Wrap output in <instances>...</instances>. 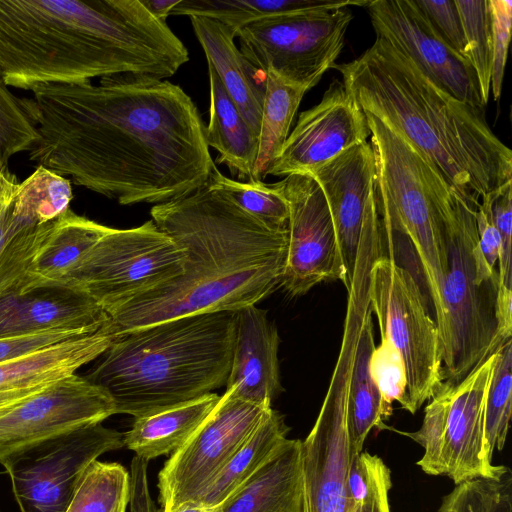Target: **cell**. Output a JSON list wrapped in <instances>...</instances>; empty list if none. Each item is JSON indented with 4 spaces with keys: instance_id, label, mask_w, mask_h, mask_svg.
<instances>
[{
    "instance_id": "obj_1",
    "label": "cell",
    "mask_w": 512,
    "mask_h": 512,
    "mask_svg": "<svg viewBox=\"0 0 512 512\" xmlns=\"http://www.w3.org/2000/svg\"><path fill=\"white\" fill-rule=\"evenodd\" d=\"M30 91L23 104L39 132L30 160L121 205L187 196L215 167L197 106L167 80L118 74Z\"/></svg>"
},
{
    "instance_id": "obj_2",
    "label": "cell",
    "mask_w": 512,
    "mask_h": 512,
    "mask_svg": "<svg viewBox=\"0 0 512 512\" xmlns=\"http://www.w3.org/2000/svg\"><path fill=\"white\" fill-rule=\"evenodd\" d=\"M188 60L140 0H0V77L9 87L118 74L165 79Z\"/></svg>"
},
{
    "instance_id": "obj_3",
    "label": "cell",
    "mask_w": 512,
    "mask_h": 512,
    "mask_svg": "<svg viewBox=\"0 0 512 512\" xmlns=\"http://www.w3.org/2000/svg\"><path fill=\"white\" fill-rule=\"evenodd\" d=\"M150 214L184 250V273L111 313L118 335L186 315L236 312L281 287L287 229H270L207 185Z\"/></svg>"
},
{
    "instance_id": "obj_4",
    "label": "cell",
    "mask_w": 512,
    "mask_h": 512,
    "mask_svg": "<svg viewBox=\"0 0 512 512\" xmlns=\"http://www.w3.org/2000/svg\"><path fill=\"white\" fill-rule=\"evenodd\" d=\"M334 68L362 111L417 149L473 209L512 180V151L485 109L438 88L386 40L376 36L359 57Z\"/></svg>"
},
{
    "instance_id": "obj_5",
    "label": "cell",
    "mask_w": 512,
    "mask_h": 512,
    "mask_svg": "<svg viewBox=\"0 0 512 512\" xmlns=\"http://www.w3.org/2000/svg\"><path fill=\"white\" fill-rule=\"evenodd\" d=\"M235 312L186 315L119 335L84 376L138 417L226 386Z\"/></svg>"
},
{
    "instance_id": "obj_6",
    "label": "cell",
    "mask_w": 512,
    "mask_h": 512,
    "mask_svg": "<svg viewBox=\"0 0 512 512\" xmlns=\"http://www.w3.org/2000/svg\"><path fill=\"white\" fill-rule=\"evenodd\" d=\"M365 115L376 165V210L415 249L440 338L445 323L442 286L447 264L440 227L444 215L463 198L410 143L375 116Z\"/></svg>"
},
{
    "instance_id": "obj_7",
    "label": "cell",
    "mask_w": 512,
    "mask_h": 512,
    "mask_svg": "<svg viewBox=\"0 0 512 512\" xmlns=\"http://www.w3.org/2000/svg\"><path fill=\"white\" fill-rule=\"evenodd\" d=\"M475 211L461 199L440 227L447 261L440 347L444 381L452 384L461 382L504 343L497 334L498 271L478 250Z\"/></svg>"
},
{
    "instance_id": "obj_8",
    "label": "cell",
    "mask_w": 512,
    "mask_h": 512,
    "mask_svg": "<svg viewBox=\"0 0 512 512\" xmlns=\"http://www.w3.org/2000/svg\"><path fill=\"white\" fill-rule=\"evenodd\" d=\"M184 250L151 219L104 234L55 288L84 294L109 316L136 296L184 273Z\"/></svg>"
},
{
    "instance_id": "obj_9",
    "label": "cell",
    "mask_w": 512,
    "mask_h": 512,
    "mask_svg": "<svg viewBox=\"0 0 512 512\" xmlns=\"http://www.w3.org/2000/svg\"><path fill=\"white\" fill-rule=\"evenodd\" d=\"M496 351L458 384L444 381L425 407L421 427L403 433L424 453L416 463L432 476H447L455 485L496 478L508 467L493 465L484 438V405Z\"/></svg>"
},
{
    "instance_id": "obj_10",
    "label": "cell",
    "mask_w": 512,
    "mask_h": 512,
    "mask_svg": "<svg viewBox=\"0 0 512 512\" xmlns=\"http://www.w3.org/2000/svg\"><path fill=\"white\" fill-rule=\"evenodd\" d=\"M367 292L380 334L398 351L405 366L406 389L400 405L415 414L444 382L437 324L415 276L389 257L373 262Z\"/></svg>"
},
{
    "instance_id": "obj_11",
    "label": "cell",
    "mask_w": 512,
    "mask_h": 512,
    "mask_svg": "<svg viewBox=\"0 0 512 512\" xmlns=\"http://www.w3.org/2000/svg\"><path fill=\"white\" fill-rule=\"evenodd\" d=\"M352 19L350 7L273 15L239 29V49L259 71L308 91L335 67Z\"/></svg>"
},
{
    "instance_id": "obj_12",
    "label": "cell",
    "mask_w": 512,
    "mask_h": 512,
    "mask_svg": "<svg viewBox=\"0 0 512 512\" xmlns=\"http://www.w3.org/2000/svg\"><path fill=\"white\" fill-rule=\"evenodd\" d=\"M271 409L225 391L206 420L160 470L157 485L161 512L197 504Z\"/></svg>"
},
{
    "instance_id": "obj_13",
    "label": "cell",
    "mask_w": 512,
    "mask_h": 512,
    "mask_svg": "<svg viewBox=\"0 0 512 512\" xmlns=\"http://www.w3.org/2000/svg\"><path fill=\"white\" fill-rule=\"evenodd\" d=\"M116 414L112 397L85 377L55 381L0 415V465L35 447Z\"/></svg>"
},
{
    "instance_id": "obj_14",
    "label": "cell",
    "mask_w": 512,
    "mask_h": 512,
    "mask_svg": "<svg viewBox=\"0 0 512 512\" xmlns=\"http://www.w3.org/2000/svg\"><path fill=\"white\" fill-rule=\"evenodd\" d=\"M123 446V434L102 423L41 444L6 471L20 512H65L86 468Z\"/></svg>"
},
{
    "instance_id": "obj_15",
    "label": "cell",
    "mask_w": 512,
    "mask_h": 512,
    "mask_svg": "<svg viewBox=\"0 0 512 512\" xmlns=\"http://www.w3.org/2000/svg\"><path fill=\"white\" fill-rule=\"evenodd\" d=\"M289 208L287 250L281 287L302 296L344 274L336 232L322 189L308 174H290L270 184Z\"/></svg>"
},
{
    "instance_id": "obj_16",
    "label": "cell",
    "mask_w": 512,
    "mask_h": 512,
    "mask_svg": "<svg viewBox=\"0 0 512 512\" xmlns=\"http://www.w3.org/2000/svg\"><path fill=\"white\" fill-rule=\"evenodd\" d=\"M351 362L340 359L317 417L302 441V512H352L347 474L352 451L346 424Z\"/></svg>"
},
{
    "instance_id": "obj_17",
    "label": "cell",
    "mask_w": 512,
    "mask_h": 512,
    "mask_svg": "<svg viewBox=\"0 0 512 512\" xmlns=\"http://www.w3.org/2000/svg\"><path fill=\"white\" fill-rule=\"evenodd\" d=\"M364 8L376 36L400 51L434 85L485 109L473 67L434 33L414 0H368Z\"/></svg>"
},
{
    "instance_id": "obj_18",
    "label": "cell",
    "mask_w": 512,
    "mask_h": 512,
    "mask_svg": "<svg viewBox=\"0 0 512 512\" xmlns=\"http://www.w3.org/2000/svg\"><path fill=\"white\" fill-rule=\"evenodd\" d=\"M370 136L365 113L343 82L334 79L321 101L299 115L267 175H310Z\"/></svg>"
},
{
    "instance_id": "obj_19",
    "label": "cell",
    "mask_w": 512,
    "mask_h": 512,
    "mask_svg": "<svg viewBox=\"0 0 512 512\" xmlns=\"http://www.w3.org/2000/svg\"><path fill=\"white\" fill-rule=\"evenodd\" d=\"M323 191L333 220L343 283L350 292L355 278L363 224L376 178V165L369 142L344 151L312 174Z\"/></svg>"
},
{
    "instance_id": "obj_20",
    "label": "cell",
    "mask_w": 512,
    "mask_h": 512,
    "mask_svg": "<svg viewBox=\"0 0 512 512\" xmlns=\"http://www.w3.org/2000/svg\"><path fill=\"white\" fill-rule=\"evenodd\" d=\"M267 310L256 305L235 312V342L226 390L244 401L271 406L283 392L280 337Z\"/></svg>"
},
{
    "instance_id": "obj_21",
    "label": "cell",
    "mask_w": 512,
    "mask_h": 512,
    "mask_svg": "<svg viewBox=\"0 0 512 512\" xmlns=\"http://www.w3.org/2000/svg\"><path fill=\"white\" fill-rule=\"evenodd\" d=\"M107 313L88 296L63 288H44L0 299V337L57 328L101 327Z\"/></svg>"
},
{
    "instance_id": "obj_22",
    "label": "cell",
    "mask_w": 512,
    "mask_h": 512,
    "mask_svg": "<svg viewBox=\"0 0 512 512\" xmlns=\"http://www.w3.org/2000/svg\"><path fill=\"white\" fill-rule=\"evenodd\" d=\"M194 33L206 55L208 67L258 137L265 93V73L255 68L236 47L237 33L202 16H190Z\"/></svg>"
},
{
    "instance_id": "obj_23",
    "label": "cell",
    "mask_w": 512,
    "mask_h": 512,
    "mask_svg": "<svg viewBox=\"0 0 512 512\" xmlns=\"http://www.w3.org/2000/svg\"><path fill=\"white\" fill-rule=\"evenodd\" d=\"M118 337L111 320L99 330L0 363V391L52 383L101 356Z\"/></svg>"
},
{
    "instance_id": "obj_24",
    "label": "cell",
    "mask_w": 512,
    "mask_h": 512,
    "mask_svg": "<svg viewBox=\"0 0 512 512\" xmlns=\"http://www.w3.org/2000/svg\"><path fill=\"white\" fill-rule=\"evenodd\" d=\"M19 183L9 169L0 173V299L25 291L32 262L52 222L32 225L14 214Z\"/></svg>"
},
{
    "instance_id": "obj_25",
    "label": "cell",
    "mask_w": 512,
    "mask_h": 512,
    "mask_svg": "<svg viewBox=\"0 0 512 512\" xmlns=\"http://www.w3.org/2000/svg\"><path fill=\"white\" fill-rule=\"evenodd\" d=\"M110 228L69 208L51 222L48 234L32 262L24 292L57 287L85 252Z\"/></svg>"
},
{
    "instance_id": "obj_26",
    "label": "cell",
    "mask_w": 512,
    "mask_h": 512,
    "mask_svg": "<svg viewBox=\"0 0 512 512\" xmlns=\"http://www.w3.org/2000/svg\"><path fill=\"white\" fill-rule=\"evenodd\" d=\"M220 397L212 392L154 413L134 417L130 429L123 434V446L146 461L172 454L206 420Z\"/></svg>"
},
{
    "instance_id": "obj_27",
    "label": "cell",
    "mask_w": 512,
    "mask_h": 512,
    "mask_svg": "<svg viewBox=\"0 0 512 512\" xmlns=\"http://www.w3.org/2000/svg\"><path fill=\"white\" fill-rule=\"evenodd\" d=\"M302 441L283 450L223 507L222 512H302Z\"/></svg>"
},
{
    "instance_id": "obj_28",
    "label": "cell",
    "mask_w": 512,
    "mask_h": 512,
    "mask_svg": "<svg viewBox=\"0 0 512 512\" xmlns=\"http://www.w3.org/2000/svg\"><path fill=\"white\" fill-rule=\"evenodd\" d=\"M371 315L368 301L359 324L348 378L346 424L353 455L362 452L372 428L382 425L392 414L384 405L370 369L372 353L376 347Z\"/></svg>"
},
{
    "instance_id": "obj_29",
    "label": "cell",
    "mask_w": 512,
    "mask_h": 512,
    "mask_svg": "<svg viewBox=\"0 0 512 512\" xmlns=\"http://www.w3.org/2000/svg\"><path fill=\"white\" fill-rule=\"evenodd\" d=\"M290 428L271 409L248 440L212 480L196 505L222 508L286 446Z\"/></svg>"
},
{
    "instance_id": "obj_30",
    "label": "cell",
    "mask_w": 512,
    "mask_h": 512,
    "mask_svg": "<svg viewBox=\"0 0 512 512\" xmlns=\"http://www.w3.org/2000/svg\"><path fill=\"white\" fill-rule=\"evenodd\" d=\"M210 82V118L206 141L218 152L217 161L228 166L240 180H252L258 153V137L239 108L222 86L214 70L208 67Z\"/></svg>"
},
{
    "instance_id": "obj_31",
    "label": "cell",
    "mask_w": 512,
    "mask_h": 512,
    "mask_svg": "<svg viewBox=\"0 0 512 512\" xmlns=\"http://www.w3.org/2000/svg\"><path fill=\"white\" fill-rule=\"evenodd\" d=\"M368 0H180L170 15L202 16L232 28L242 27L273 15L316 9L366 5Z\"/></svg>"
},
{
    "instance_id": "obj_32",
    "label": "cell",
    "mask_w": 512,
    "mask_h": 512,
    "mask_svg": "<svg viewBox=\"0 0 512 512\" xmlns=\"http://www.w3.org/2000/svg\"><path fill=\"white\" fill-rule=\"evenodd\" d=\"M307 91L265 72V93L252 180L262 181L278 157L303 96Z\"/></svg>"
},
{
    "instance_id": "obj_33",
    "label": "cell",
    "mask_w": 512,
    "mask_h": 512,
    "mask_svg": "<svg viewBox=\"0 0 512 512\" xmlns=\"http://www.w3.org/2000/svg\"><path fill=\"white\" fill-rule=\"evenodd\" d=\"M129 472L119 463L92 462L79 478L65 512H126Z\"/></svg>"
},
{
    "instance_id": "obj_34",
    "label": "cell",
    "mask_w": 512,
    "mask_h": 512,
    "mask_svg": "<svg viewBox=\"0 0 512 512\" xmlns=\"http://www.w3.org/2000/svg\"><path fill=\"white\" fill-rule=\"evenodd\" d=\"M73 198L70 179L43 167L19 183L13 212L33 225L55 220L69 209Z\"/></svg>"
},
{
    "instance_id": "obj_35",
    "label": "cell",
    "mask_w": 512,
    "mask_h": 512,
    "mask_svg": "<svg viewBox=\"0 0 512 512\" xmlns=\"http://www.w3.org/2000/svg\"><path fill=\"white\" fill-rule=\"evenodd\" d=\"M223 194L243 211L273 230L288 228L287 201L274 188L262 181L241 182L224 176L216 166L206 184Z\"/></svg>"
},
{
    "instance_id": "obj_36",
    "label": "cell",
    "mask_w": 512,
    "mask_h": 512,
    "mask_svg": "<svg viewBox=\"0 0 512 512\" xmlns=\"http://www.w3.org/2000/svg\"><path fill=\"white\" fill-rule=\"evenodd\" d=\"M512 340L496 350L484 405V438L493 456L505 445L512 413Z\"/></svg>"
},
{
    "instance_id": "obj_37",
    "label": "cell",
    "mask_w": 512,
    "mask_h": 512,
    "mask_svg": "<svg viewBox=\"0 0 512 512\" xmlns=\"http://www.w3.org/2000/svg\"><path fill=\"white\" fill-rule=\"evenodd\" d=\"M464 38L465 56L473 67L486 106L490 97L492 42L488 0H455Z\"/></svg>"
},
{
    "instance_id": "obj_38",
    "label": "cell",
    "mask_w": 512,
    "mask_h": 512,
    "mask_svg": "<svg viewBox=\"0 0 512 512\" xmlns=\"http://www.w3.org/2000/svg\"><path fill=\"white\" fill-rule=\"evenodd\" d=\"M438 512H512V472L467 480L443 497Z\"/></svg>"
},
{
    "instance_id": "obj_39",
    "label": "cell",
    "mask_w": 512,
    "mask_h": 512,
    "mask_svg": "<svg viewBox=\"0 0 512 512\" xmlns=\"http://www.w3.org/2000/svg\"><path fill=\"white\" fill-rule=\"evenodd\" d=\"M39 140L35 122L0 77V163L8 167L12 156L31 151Z\"/></svg>"
},
{
    "instance_id": "obj_40",
    "label": "cell",
    "mask_w": 512,
    "mask_h": 512,
    "mask_svg": "<svg viewBox=\"0 0 512 512\" xmlns=\"http://www.w3.org/2000/svg\"><path fill=\"white\" fill-rule=\"evenodd\" d=\"M479 206L487 213L500 236L499 286L512 290V180L485 196Z\"/></svg>"
},
{
    "instance_id": "obj_41",
    "label": "cell",
    "mask_w": 512,
    "mask_h": 512,
    "mask_svg": "<svg viewBox=\"0 0 512 512\" xmlns=\"http://www.w3.org/2000/svg\"><path fill=\"white\" fill-rule=\"evenodd\" d=\"M370 369L385 407L392 412V403L403 401L406 373L400 354L385 336L381 335V342L372 353Z\"/></svg>"
},
{
    "instance_id": "obj_42",
    "label": "cell",
    "mask_w": 512,
    "mask_h": 512,
    "mask_svg": "<svg viewBox=\"0 0 512 512\" xmlns=\"http://www.w3.org/2000/svg\"><path fill=\"white\" fill-rule=\"evenodd\" d=\"M491 17L492 65L491 86L493 99L500 98L512 28V1L488 0Z\"/></svg>"
},
{
    "instance_id": "obj_43",
    "label": "cell",
    "mask_w": 512,
    "mask_h": 512,
    "mask_svg": "<svg viewBox=\"0 0 512 512\" xmlns=\"http://www.w3.org/2000/svg\"><path fill=\"white\" fill-rule=\"evenodd\" d=\"M101 327L57 328L0 337V363L14 360L58 343L93 333Z\"/></svg>"
},
{
    "instance_id": "obj_44",
    "label": "cell",
    "mask_w": 512,
    "mask_h": 512,
    "mask_svg": "<svg viewBox=\"0 0 512 512\" xmlns=\"http://www.w3.org/2000/svg\"><path fill=\"white\" fill-rule=\"evenodd\" d=\"M434 33L457 54L465 56L463 26L455 0H414Z\"/></svg>"
},
{
    "instance_id": "obj_45",
    "label": "cell",
    "mask_w": 512,
    "mask_h": 512,
    "mask_svg": "<svg viewBox=\"0 0 512 512\" xmlns=\"http://www.w3.org/2000/svg\"><path fill=\"white\" fill-rule=\"evenodd\" d=\"M379 459L377 455H371L368 452L352 455L346 488L348 498L355 507L365 500Z\"/></svg>"
},
{
    "instance_id": "obj_46",
    "label": "cell",
    "mask_w": 512,
    "mask_h": 512,
    "mask_svg": "<svg viewBox=\"0 0 512 512\" xmlns=\"http://www.w3.org/2000/svg\"><path fill=\"white\" fill-rule=\"evenodd\" d=\"M147 463L148 461L136 455L132 459L129 473L130 512H159L149 493Z\"/></svg>"
},
{
    "instance_id": "obj_47",
    "label": "cell",
    "mask_w": 512,
    "mask_h": 512,
    "mask_svg": "<svg viewBox=\"0 0 512 512\" xmlns=\"http://www.w3.org/2000/svg\"><path fill=\"white\" fill-rule=\"evenodd\" d=\"M392 487L390 469L380 458L363 503L352 512H390L388 492Z\"/></svg>"
},
{
    "instance_id": "obj_48",
    "label": "cell",
    "mask_w": 512,
    "mask_h": 512,
    "mask_svg": "<svg viewBox=\"0 0 512 512\" xmlns=\"http://www.w3.org/2000/svg\"><path fill=\"white\" fill-rule=\"evenodd\" d=\"M478 250L491 269H497L501 240L487 213L478 206L475 211Z\"/></svg>"
},
{
    "instance_id": "obj_49",
    "label": "cell",
    "mask_w": 512,
    "mask_h": 512,
    "mask_svg": "<svg viewBox=\"0 0 512 512\" xmlns=\"http://www.w3.org/2000/svg\"><path fill=\"white\" fill-rule=\"evenodd\" d=\"M49 384L51 383L0 391V415L7 409L40 391Z\"/></svg>"
},
{
    "instance_id": "obj_50",
    "label": "cell",
    "mask_w": 512,
    "mask_h": 512,
    "mask_svg": "<svg viewBox=\"0 0 512 512\" xmlns=\"http://www.w3.org/2000/svg\"><path fill=\"white\" fill-rule=\"evenodd\" d=\"M140 2L155 18L166 21L180 0H140Z\"/></svg>"
},
{
    "instance_id": "obj_51",
    "label": "cell",
    "mask_w": 512,
    "mask_h": 512,
    "mask_svg": "<svg viewBox=\"0 0 512 512\" xmlns=\"http://www.w3.org/2000/svg\"><path fill=\"white\" fill-rule=\"evenodd\" d=\"M169 512H222L220 507H206L196 504H184Z\"/></svg>"
},
{
    "instance_id": "obj_52",
    "label": "cell",
    "mask_w": 512,
    "mask_h": 512,
    "mask_svg": "<svg viewBox=\"0 0 512 512\" xmlns=\"http://www.w3.org/2000/svg\"><path fill=\"white\" fill-rule=\"evenodd\" d=\"M5 170H8V167H5L3 166L1 163H0V173L5 171Z\"/></svg>"
}]
</instances>
